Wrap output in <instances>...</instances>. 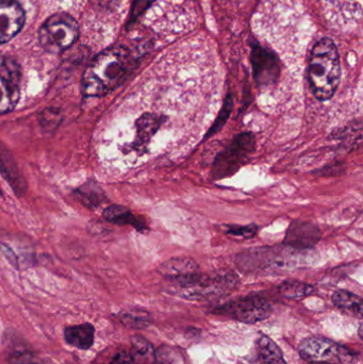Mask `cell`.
Wrapping results in <instances>:
<instances>
[{"label":"cell","instance_id":"obj_21","mask_svg":"<svg viewBox=\"0 0 363 364\" xmlns=\"http://www.w3.org/2000/svg\"><path fill=\"white\" fill-rule=\"evenodd\" d=\"M62 112L59 109L47 108L38 117L40 127L46 132H53L59 127L62 122Z\"/></svg>","mask_w":363,"mask_h":364},{"label":"cell","instance_id":"obj_25","mask_svg":"<svg viewBox=\"0 0 363 364\" xmlns=\"http://www.w3.org/2000/svg\"><path fill=\"white\" fill-rule=\"evenodd\" d=\"M134 357L126 352L119 353L111 361V364H134Z\"/></svg>","mask_w":363,"mask_h":364},{"label":"cell","instance_id":"obj_14","mask_svg":"<svg viewBox=\"0 0 363 364\" xmlns=\"http://www.w3.org/2000/svg\"><path fill=\"white\" fill-rule=\"evenodd\" d=\"M162 124V119L159 115L146 113L143 114L136 121V138L134 142L136 149H143L148 144L156 132L159 129Z\"/></svg>","mask_w":363,"mask_h":364},{"label":"cell","instance_id":"obj_13","mask_svg":"<svg viewBox=\"0 0 363 364\" xmlns=\"http://www.w3.org/2000/svg\"><path fill=\"white\" fill-rule=\"evenodd\" d=\"M95 328L90 323L67 327L64 331L66 343L79 350H89L94 344Z\"/></svg>","mask_w":363,"mask_h":364},{"label":"cell","instance_id":"obj_17","mask_svg":"<svg viewBox=\"0 0 363 364\" xmlns=\"http://www.w3.org/2000/svg\"><path fill=\"white\" fill-rule=\"evenodd\" d=\"M332 303L340 309L362 316V297L354 294V293L345 290L337 291L332 295Z\"/></svg>","mask_w":363,"mask_h":364},{"label":"cell","instance_id":"obj_8","mask_svg":"<svg viewBox=\"0 0 363 364\" xmlns=\"http://www.w3.org/2000/svg\"><path fill=\"white\" fill-rule=\"evenodd\" d=\"M251 65L254 78L258 87H269L278 80L281 68L278 59L272 51L261 46L254 47L251 51Z\"/></svg>","mask_w":363,"mask_h":364},{"label":"cell","instance_id":"obj_16","mask_svg":"<svg viewBox=\"0 0 363 364\" xmlns=\"http://www.w3.org/2000/svg\"><path fill=\"white\" fill-rule=\"evenodd\" d=\"M197 271V263L190 258L170 259L160 267V272L170 279L183 277L189 274L196 273Z\"/></svg>","mask_w":363,"mask_h":364},{"label":"cell","instance_id":"obj_19","mask_svg":"<svg viewBox=\"0 0 363 364\" xmlns=\"http://www.w3.org/2000/svg\"><path fill=\"white\" fill-rule=\"evenodd\" d=\"M77 198L87 207H97L104 201V195L96 183H85L75 191Z\"/></svg>","mask_w":363,"mask_h":364},{"label":"cell","instance_id":"obj_2","mask_svg":"<svg viewBox=\"0 0 363 364\" xmlns=\"http://www.w3.org/2000/svg\"><path fill=\"white\" fill-rule=\"evenodd\" d=\"M308 77L318 100L325 102L336 94L341 79V63L338 49L330 38H322L313 46Z\"/></svg>","mask_w":363,"mask_h":364},{"label":"cell","instance_id":"obj_22","mask_svg":"<svg viewBox=\"0 0 363 364\" xmlns=\"http://www.w3.org/2000/svg\"><path fill=\"white\" fill-rule=\"evenodd\" d=\"M232 106H234V102H232V97L230 95L227 96L225 102H224L223 107H222L221 112H220L219 117L215 119V124L212 127L209 129L208 134H207L206 138L212 136L213 134L219 132L222 128L225 125L227 119H229L230 114L232 112Z\"/></svg>","mask_w":363,"mask_h":364},{"label":"cell","instance_id":"obj_26","mask_svg":"<svg viewBox=\"0 0 363 364\" xmlns=\"http://www.w3.org/2000/svg\"><path fill=\"white\" fill-rule=\"evenodd\" d=\"M98 1H99L100 4H104V2H109L111 1V0H98Z\"/></svg>","mask_w":363,"mask_h":364},{"label":"cell","instance_id":"obj_1","mask_svg":"<svg viewBox=\"0 0 363 364\" xmlns=\"http://www.w3.org/2000/svg\"><path fill=\"white\" fill-rule=\"evenodd\" d=\"M138 65V58L125 46L98 53L85 70L81 92L85 97H102L121 87Z\"/></svg>","mask_w":363,"mask_h":364},{"label":"cell","instance_id":"obj_7","mask_svg":"<svg viewBox=\"0 0 363 364\" xmlns=\"http://www.w3.org/2000/svg\"><path fill=\"white\" fill-rule=\"evenodd\" d=\"M225 308L227 314L232 318L247 324L266 320L272 312L271 304L266 299L257 296L244 297L232 301Z\"/></svg>","mask_w":363,"mask_h":364},{"label":"cell","instance_id":"obj_5","mask_svg":"<svg viewBox=\"0 0 363 364\" xmlns=\"http://www.w3.org/2000/svg\"><path fill=\"white\" fill-rule=\"evenodd\" d=\"M21 72L13 59L0 55V115L14 110L21 96Z\"/></svg>","mask_w":363,"mask_h":364},{"label":"cell","instance_id":"obj_12","mask_svg":"<svg viewBox=\"0 0 363 364\" xmlns=\"http://www.w3.org/2000/svg\"><path fill=\"white\" fill-rule=\"evenodd\" d=\"M102 216L107 222L117 225H129L136 230L145 231L147 229L146 220L142 216L136 215L127 207L112 205L102 212Z\"/></svg>","mask_w":363,"mask_h":364},{"label":"cell","instance_id":"obj_11","mask_svg":"<svg viewBox=\"0 0 363 364\" xmlns=\"http://www.w3.org/2000/svg\"><path fill=\"white\" fill-rule=\"evenodd\" d=\"M0 174L10 184L16 196L21 197L26 194L27 183L10 151L1 143H0Z\"/></svg>","mask_w":363,"mask_h":364},{"label":"cell","instance_id":"obj_3","mask_svg":"<svg viewBox=\"0 0 363 364\" xmlns=\"http://www.w3.org/2000/svg\"><path fill=\"white\" fill-rule=\"evenodd\" d=\"M256 139L251 132H243L221 151L213 162V179H224L236 174L255 151Z\"/></svg>","mask_w":363,"mask_h":364},{"label":"cell","instance_id":"obj_10","mask_svg":"<svg viewBox=\"0 0 363 364\" xmlns=\"http://www.w3.org/2000/svg\"><path fill=\"white\" fill-rule=\"evenodd\" d=\"M320 239L321 231L319 227L311 223L296 220L290 225L283 243L293 250H311Z\"/></svg>","mask_w":363,"mask_h":364},{"label":"cell","instance_id":"obj_20","mask_svg":"<svg viewBox=\"0 0 363 364\" xmlns=\"http://www.w3.org/2000/svg\"><path fill=\"white\" fill-rule=\"evenodd\" d=\"M119 318L124 325L131 328H144L151 324L149 314L143 310H127L119 314Z\"/></svg>","mask_w":363,"mask_h":364},{"label":"cell","instance_id":"obj_24","mask_svg":"<svg viewBox=\"0 0 363 364\" xmlns=\"http://www.w3.org/2000/svg\"><path fill=\"white\" fill-rule=\"evenodd\" d=\"M132 346L136 348V352L141 355L147 354L151 352V346L144 339V338L140 337V336H136L132 338Z\"/></svg>","mask_w":363,"mask_h":364},{"label":"cell","instance_id":"obj_4","mask_svg":"<svg viewBox=\"0 0 363 364\" xmlns=\"http://www.w3.org/2000/svg\"><path fill=\"white\" fill-rule=\"evenodd\" d=\"M78 36L77 21L70 15L58 13L43 23L38 31V41L45 50L61 53L70 48Z\"/></svg>","mask_w":363,"mask_h":364},{"label":"cell","instance_id":"obj_23","mask_svg":"<svg viewBox=\"0 0 363 364\" xmlns=\"http://www.w3.org/2000/svg\"><path fill=\"white\" fill-rule=\"evenodd\" d=\"M258 227L256 225H247V226H234L229 225L226 226V232L227 235H234V237H253L257 233Z\"/></svg>","mask_w":363,"mask_h":364},{"label":"cell","instance_id":"obj_6","mask_svg":"<svg viewBox=\"0 0 363 364\" xmlns=\"http://www.w3.org/2000/svg\"><path fill=\"white\" fill-rule=\"evenodd\" d=\"M300 356L309 363H347L349 353L332 340L323 337H311L300 346Z\"/></svg>","mask_w":363,"mask_h":364},{"label":"cell","instance_id":"obj_15","mask_svg":"<svg viewBox=\"0 0 363 364\" xmlns=\"http://www.w3.org/2000/svg\"><path fill=\"white\" fill-rule=\"evenodd\" d=\"M256 357L257 364H287L281 348L266 336H261L256 342Z\"/></svg>","mask_w":363,"mask_h":364},{"label":"cell","instance_id":"obj_18","mask_svg":"<svg viewBox=\"0 0 363 364\" xmlns=\"http://www.w3.org/2000/svg\"><path fill=\"white\" fill-rule=\"evenodd\" d=\"M279 292L289 299H300L315 292V288L310 284L298 280H287L279 286Z\"/></svg>","mask_w":363,"mask_h":364},{"label":"cell","instance_id":"obj_9","mask_svg":"<svg viewBox=\"0 0 363 364\" xmlns=\"http://www.w3.org/2000/svg\"><path fill=\"white\" fill-rule=\"evenodd\" d=\"M25 23L23 8L12 0H0V44L12 40Z\"/></svg>","mask_w":363,"mask_h":364}]
</instances>
